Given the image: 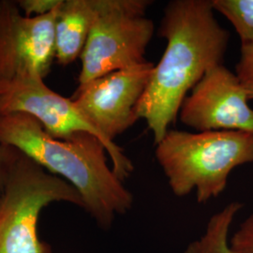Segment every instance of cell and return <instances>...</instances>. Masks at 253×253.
Here are the masks:
<instances>
[{
    "mask_svg": "<svg viewBox=\"0 0 253 253\" xmlns=\"http://www.w3.org/2000/svg\"><path fill=\"white\" fill-rule=\"evenodd\" d=\"M0 143L71 184L80 194L84 209L104 230L133 206L132 193L109 167L105 145L91 133L55 139L35 118L13 113L0 115Z\"/></svg>",
    "mask_w": 253,
    "mask_h": 253,
    "instance_id": "obj_2",
    "label": "cell"
},
{
    "mask_svg": "<svg viewBox=\"0 0 253 253\" xmlns=\"http://www.w3.org/2000/svg\"><path fill=\"white\" fill-rule=\"evenodd\" d=\"M243 205L232 202L208 220L206 231L187 246L184 253H234L230 246V231Z\"/></svg>",
    "mask_w": 253,
    "mask_h": 253,
    "instance_id": "obj_11",
    "label": "cell"
},
{
    "mask_svg": "<svg viewBox=\"0 0 253 253\" xmlns=\"http://www.w3.org/2000/svg\"><path fill=\"white\" fill-rule=\"evenodd\" d=\"M43 79L35 74H24L0 82V115H28L55 139H68L78 132H88L98 137L106 147L113 171L120 180H126L134 171V166L123 149L107 141L72 99L64 98L49 88Z\"/></svg>",
    "mask_w": 253,
    "mask_h": 253,
    "instance_id": "obj_6",
    "label": "cell"
},
{
    "mask_svg": "<svg viewBox=\"0 0 253 253\" xmlns=\"http://www.w3.org/2000/svg\"><path fill=\"white\" fill-rule=\"evenodd\" d=\"M57 9L43 16L28 17L16 1L0 0V82L24 74L44 78L50 73L55 60Z\"/></svg>",
    "mask_w": 253,
    "mask_h": 253,
    "instance_id": "obj_8",
    "label": "cell"
},
{
    "mask_svg": "<svg viewBox=\"0 0 253 253\" xmlns=\"http://www.w3.org/2000/svg\"><path fill=\"white\" fill-rule=\"evenodd\" d=\"M159 35L167 44L140 100L137 114L159 144L174 123L189 91L223 64L230 33L215 17L211 0H173L164 9Z\"/></svg>",
    "mask_w": 253,
    "mask_h": 253,
    "instance_id": "obj_1",
    "label": "cell"
},
{
    "mask_svg": "<svg viewBox=\"0 0 253 253\" xmlns=\"http://www.w3.org/2000/svg\"><path fill=\"white\" fill-rule=\"evenodd\" d=\"M230 246L234 253H253V213L245 218L230 237Z\"/></svg>",
    "mask_w": 253,
    "mask_h": 253,
    "instance_id": "obj_14",
    "label": "cell"
},
{
    "mask_svg": "<svg viewBox=\"0 0 253 253\" xmlns=\"http://www.w3.org/2000/svg\"><path fill=\"white\" fill-rule=\"evenodd\" d=\"M2 186H3V179L0 177V206H1V194H2Z\"/></svg>",
    "mask_w": 253,
    "mask_h": 253,
    "instance_id": "obj_17",
    "label": "cell"
},
{
    "mask_svg": "<svg viewBox=\"0 0 253 253\" xmlns=\"http://www.w3.org/2000/svg\"><path fill=\"white\" fill-rule=\"evenodd\" d=\"M250 96L236 73L223 64L209 70L181 105L178 117L197 132L238 130L253 134Z\"/></svg>",
    "mask_w": 253,
    "mask_h": 253,
    "instance_id": "obj_9",
    "label": "cell"
},
{
    "mask_svg": "<svg viewBox=\"0 0 253 253\" xmlns=\"http://www.w3.org/2000/svg\"><path fill=\"white\" fill-rule=\"evenodd\" d=\"M19 9L28 17L47 15L57 9L62 0H18Z\"/></svg>",
    "mask_w": 253,
    "mask_h": 253,
    "instance_id": "obj_15",
    "label": "cell"
},
{
    "mask_svg": "<svg viewBox=\"0 0 253 253\" xmlns=\"http://www.w3.org/2000/svg\"><path fill=\"white\" fill-rule=\"evenodd\" d=\"M235 73L253 100V42L241 43L240 57L235 67Z\"/></svg>",
    "mask_w": 253,
    "mask_h": 253,
    "instance_id": "obj_13",
    "label": "cell"
},
{
    "mask_svg": "<svg viewBox=\"0 0 253 253\" xmlns=\"http://www.w3.org/2000/svg\"><path fill=\"white\" fill-rule=\"evenodd\" d=\"M215 11L235 27L241 43L253 42V0H211Z\"/></svg>",
    "mask_w": 253,
    "mask_h": 253,
    "instance_id": "obj_12",
    "label": "cell"
},
{
    "mask_svg": "<svg viewBox=\"0 0 253 253\" xmlns=\"http://www.w3.org/2000/svg\"><path fill=\"white\" fill-rule=\"evenodd\" d=\"M156 145L155 157L172 193L184 197L195 190L199 204L219 196L236 167L253 163V134L244 131L172 129Z\"/></svg>",
    "mask_w": 253,
    "mask_h": 253,
    "instance_id": "obj_3",
    "label": "cell"
},
{
    "mask_svg": "<svg viewBox=\"0 0 253 253\" xmlns=\"http://www.w3.org/2000/svg\"><path fill=\"white\" fill-rule=\"evenodd\" d=\"M152 62L108 73L78 86L72 100L107 141L133 126L137 107L150 81Z\"/></svg>",
    "mask_w": 253,
    "mask_h": 253,
    "instance_id": "obj_7",
    "label": "cell"
},
{
    "mask_svg": "<svg viewBox=\"0 0 253 253\" xmlns=\"http://www.w3.org/2000/svg\"><path fill=\"white\" fill-rule=\"evenodd\" d=\"M7 158H8V148L7 146H4L0 143V177L3 180H4Z\"/></svg>",
    "mask_w": 253,
    "mask_h": 253,
    "instance_id": "obj_16",
    "label": "cell"
},
{
    "mask_svg": "<svg viewBox=\"0 0 253 253\" xmlns=\"http://www.w3.org/2000/svg\"><path fill=\"white\" fill-rule=\"evenodd\" d=\"M150 0H95V15L81 54L79 86L103 75L147 62L154 35L145 13Z\"/></svg>",
    "mask_w": 253,
    "mask_h": 253,
    "instance_id": "obj_5",
    "label": "cell"
},
{
    "mask_svg": "<svg viewBox=\"0 0 253 253\" xmlns=\"http://www.w3.org/2000/svg\"><path fill=\"white\" fill-rule=\"evenodd\" d=\"M0 206V253H52L38 235L39 217L54 202L84 208L78 191L61 177L7 146Z\"/></svg>",
    "mask_w": 253,
    "mask_h": 253,
    "instance_id": "obj_4",
    "label": "cell"
},
{
    "mask_svg": "<svg viewBox=\"0 0 253 253\" xmlns=\"http://www.w3.org/2000/svg\"><path fill=\"white\" fill-rule=\"evenodd\" d=\"M95 15V0H62L54 27L55 60L62 66L74 62L86 44Z\"/></svg>",
    "mask_w": 253,
    "mask_h": 253,
    "instance_id": "obj_10",
    "label": "cell"
}]
</instances>
